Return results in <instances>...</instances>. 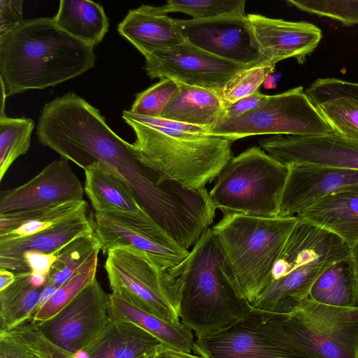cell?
I'll return each mask as SVG.
<instances>
[{
    "label": "cell",
    "instance_id": "8",
    "mask_svg": "<svg viewBox=\"0 0 358 358\" xmlns=\"http://www.w3.org/2000/svg\"><path fill=\"white\" fill-rule=\"evenodd\" d=\"M288 167L258 146L232 157L209 192L223 215L278 216Z\"/></svg>",
    "mask_w": 358,
    "mask_h": 358
},
{
    "label": "cell",
    "instance_id": "32",
    "mask_svg": "<svg viewBox=\"0 0 358 358\" xmlns=\"http://www.w3.org/2000/svg\"><path fill=\"white\" fill-rule=\"evenodd\" d=\"M100 243L92 233L80 236L55 253L45 287L55 292L67 281L91 257L100 252Z\"/></svg>",
    "mask_w": 358,
    "mask_h": 358
},
{
    "label": "cell",
    "instance_id": "13",
    "mask_svg": "<svg viewBox=\"0 0 358 358\" xmlns=\"http://www.w3.org/2000/svg\"><path fill=\"white\" fill-rule=\"evenodd\" d=\"M147 75L169 78L219 95L225 85L248 66L204 51L190 43L155 51L145 57Z\"/></svg>",
    "mask_w": 358,
    "mask_h": 358
},
{
    "label": "cell",
    "instance_id": "11",
    "mask_svg": "<svg viewBox=\"0 0 358 358\" xmlns=\"http://www.w3.org/2000/svg\"><path fill=\"white\" fill-rule=\"evenodd\" d=\"M94 227L103 254L117 246H131L148 255L165 269L172 271L189 253L148 214L95 213Z\"/></svg>",
    "mask_w": 358,
    "mask_h": 358
},
{
    "label": "cell",
    "instance_id": "39",
    "mask_svg": "<svg viewBox=\"0 0 358 358\" xmlns=\"http://www.w3.org/2000/svg\"><path fill=\"white\" fill-rule=\"evenodd\" d=\"M178 90V83L164 78L136 94L129 110L132 113L150 117H160Z\"/></svg>",
    "mask_w": 358,
    "mask_h": 358
},
{
    "label": "cell",
    "instance_id": "7",
    "mask_svg": "<svg viewBox=\"0 0 358 358\" xmlns=\"http://www.w3.org/2000/svg\"><path fill=\"white\" fill-rule=\"evenodd\" d=\"M296 216L263 217L227 213L212 227L243 296L251 303L265 287Z\"/></svg>",
    "mask_w": 358,
    "mask_h": 358
},
{
    "label": "cell",
    "instance_id": "9",
    "mask_svg": "<svg viewBox=\"0 0 358 358\" xmlns=\"http://www.w3.org/2000/svg\"><path fill=\"white\" fill-rule=\"evenodd\" d=\"M104 268L113 294L163 320L180 322L178 279L148 255L117 246L107 252Z\"/></svg>",
    "mask_w": 358,
    "mask_h": 358
},
{
    "label": "cell",
    "instance_id": "14",
    "mask_svg": "<svg viewBox=\"0 0 358 358\" xmlns=\"http://www.w3.org/2000/svg\"><path fill=\"white\" fill-rule=\"evenodd\" d=\"M176 22L186 41L218 57L248 67L268 62L257 46L247 15Z\"/></svg>",
    "mask_w": 358,
    "mask_h": 358
},
{
    "label": "cell",
    "instance_id": "27",
    "mask_svg": "<svg viewBox=\"0 0 358 358\" xmlns=\"http://www.w3.org/2000/svg\"><path fill=\"white\" fill-rule=\"evenodd\" d=\"M223 110L217 94L178 83V90L160 117L208 129L221 117Z\"/></svg>",
    "mask_w": 358,
    "mask_h": 358
},
{
    "label": "cell",
    "instance_id": "35",
    "mask_svg": "<svg viewBox=\"0 0 358 358\" xmlns=\"http://www.w3.org/2000/svg\"><path fill=\"white\" fill-rule=\"evenodd\" d=\"M245 0H169L160 6L166 14L182 13L193 20H203L224 16H245Z\"/></svg>",
    "mask_w": 358,
    "mask_h": 358
},
{
    "label": "cell",
    "instance_id": "3",
    "mask_svg": "<svg viewBox=\"0 0 358 358\" xmlns=\"http://www.w3.org/2000/svg\"><path fill=\"white\" fill-rule=\"evenodd\" d=\"M169 272L179 284L180 321L196 338L224 331L253 310L211 227L200 236L185 261Z\"/></svg>",
    "mask_w": 358,
    "mask_h": 358
},
{
    "label": "cell",
    "instance_id": "28",
    "mask_svg": "<svg viewBox=\"0 0 358 358\" xmlns=\"http://www.w3.org/2000/svg\"><path fill=\"white\" fill-rule=\"evenodd\" d=\"M52 20L62 30L93 48L103 40L109 26L103 6L88 0L60 1Z\"/></svg>",
    "mask_w": 358,
    "mask_h": 358
},
{
    "label": "cell",
    "instance_id": "48",
    "mask_svg": "<svg viewBox=\"0 0 358 358\" xmlns=\"http://www.w3.org/2000/svg\"><path fill=\"white\" fill-rule=\"evenodd\" d=\"M278 358H280V357H278Z\"/></svg>",
    "mask_w": 358,
    "mask_h": 358
},
{
    "label": "cell",
    "instance_id": "33",
    "mask_svg": "<svg viewBox=\"0 0 358 358\" xmlns=\"http://www.w3.org/2000/svg\"><path fill=\"white\" fill-rule=\"evenodd\" d=\"M34 127L31 119L0 115L1 182L14 161L29 150Z\"/></svg>",
    "mask_w": 358,
    "mask_h": 358
},
{
    "label": "cell",
    "instance_id": "20",
    "mask_svg": "<svg viewBox=\"0 0 358 358\" xmlns=\"http://www.w3.org/2000/svg\"><path fill=\"white\" fill-rule=\"evenodd\" d=\"M192 352L205 358L280 357L258 329L253 310L248 317L224 331L196 338Z\"/></svg>",
    "mask_w": 358,
    "mask_h": 358
},
{
    "label": "cell",
    "instance_id": "5",
    "mask_svg": "<svg viewBox=\"0 0 358 358\" xmlns=\"http://www.w3.org/2000/svg\"><path fill=\"white\" fill-rule=\"evenodd\" d=\"M357 245L299 219L268 282L250 303L251 307L271 314L293 312L308 298L317 278L334 262L351 255Z\"/></svg>",
    "mask_w": 358,
    "mask_h": 358
},
{
    "label": "cell",
    "instance_id": "10",
    "mask_svg": "<svg viewBox=\"0 0 358 358\" xmlns=\"http://www.w3.org/2000/svg\"><path fill=\"white\" fill-rule=\"evenodd\" d=\"M334 133L316 106L297 87L268 95L257 108L231 119H219L208 134L234 141L250 136H313Z\"/></svg>",
    "mask_w": 358,
    "mask_h": 358
},
{
    "label": "cell",
    "instance_id": "22",
    "mask_svg": "<svg viewBox=\"0 0 358 358\" xmlns=\"http://www.w3.org/2000/svg\"><path fill=\"white\" fill-rule=\"evenodd\" d=\"M163 345L156 337L136 324L110 318L78 355L84 358H150Z\"/></svg>",
    "mask_w": 358,
    "mask_h": 358
},
{
    "label": "cell",
    "instance_id": "17",
    "mask_svg": "<svg viewBox=\"0 0 358 358\" xmlns=\"http://www.w3.org/2000/svg\"><path fill=\"white\" fill-rule=\"evenodd\" d=\"M288 177L278 216H296L329 194L358 191V169H334L296 164L287 166Z\"/></svg>",
    "mask_w": 358,
    "mask_h": 358
},
{
    "label": "cell",
    "instance_id": "38",
    "mask_svg": "<svg viewBox=\"0 0 358 358\" xmlns=\"http://www.w3.org/2000/svg\"><path fill=\"white\" fill-rule=\"evenodd\" d=\"M287 3L303 12L338 21L346 27L358 24V0H288Z\"/></svg>",
    "mask_w": 358,
    "mask_h": 358
},
{
    "label": "cell",
    "instance_id": "26",
    "mask_svg": "<svg viewBox=\"0 0 358 358\" xmlns=\"http://www.w3.org/2000/svg\"><path fill=\"white\" fill-rule=\"evenodd\" d=\"M110 316L113 320L133 322L156 337L164 346L192 352L194 338L192 330L179 322H171L149 313L110 294Z\"/></svg>",
    "mask_w": 358,
    "mask_h": 358
},
{
    "label": "cell",
    "instance_id": "47",
    "mask_svg": "<svg viewBox=\"0 0 358 358\" xmlns=\"http://www.w3.org/2000/svg\"><path fill=\"white\" fill-rule=\"evenodd\" d=\"M73 358H79L78 356L75 355ZM150 358H154V356Z\"/></svg>",
    "mask_w": 358,
    "mask_h": 358
},
{
    "label": "cell",
    "instance_id": "18",
    "mask_svg": "<svg viewBox=\"0 0 358 358\" xmlns=\"http://www.w3.org/2000/svg\"><path fill=\"white\" fill-rule=\"evenodd\" d=\"M247 18L262 57L275 64L288 58L304 62L322 37L321 29L310 22L287 21L259 14H249Z\"/></svg>",
    "mask_w": 358,
    "mask_h": 358
},
{
    "label": "cell",
    "instance_id": "16",
    "mask_svg": "<svg viewBox=\"0 0 358 358\" xmlns=\"http://www.w3.org/2000/svg\"><path fill=\"white\" fill-rule=\"evenodd\" d=\"M84 187L69 161L55 160L30 180L0 192V214L83 200Z\"/></svg>",
    "mask_w": 358,
    "mask_h": 358
},
{
    "label": "cell",
    "instance_id": "45",
    "mask_svg": "<svg viewBox=\"0 0 358 358\" xmlns=\"http://www.w3.org/2000/svg\"><path fill=\"white\" fill-rule=\"evenodd\" d=\"M15 273L0 268V291L10 286L15 280Z\"/></svg>",
    "mask_w": 358,
    "mask_h": 358
},
{
    "label": "cell",
    "instance_id": "6",
    "mask_svg": "<svg viewBox=\"0 0 358 358\" xmlns=\"http://www.w3.org/2000/svg\"><path fill=\"white\" fill-rule=\"evenodd\" d=\"M122 118L136 134L133 145L142 159L187 188H206L232 157L230 138Z\"/></svg>",
    "mask_w": 358,
    "mask_h": 358
},
{
    "label": "cell",
    "instance_id": "1",
    "mask_svg": "<svg viewBox=\"0 0 358 358\" xmlns=\"http://www.w3.org/2000/svg\"><path fill=\"white\" fill-rule=\"evenodd\" d=\"M36 135L41 145L83 170L96 163L112 172L181 246L192 243L212 217L206 188H187L142 160L133 144L115 134L99 110L74 92L45 104Z\"/></svg>",
    "mask_w": 358,
    "mask_h": 358
},
{
    "label": "cell",
    "instance_id": "23",
    "mask_svg": "<svg viewBox=\"0 0 358 358\" xmlns=\"http://www.w3.org/2000/svg\"><path fill=\"white\" fill-rule=\"evenodd\" d=\"M296 216L336 234L351 245H358V191L324 196Z\"/></svg>",
    "mask_w": 358,
    "mask_h": 358
},
{
    "label": "cell",
    "instance_id": "40",
    "mask_svg": "<svg viewBox=\"0 0 358 358\" xmlns=\"http://www.w3.org/2000/svg\"><path fill=\"white\" fill-rule=\"evenodd\" d=\"M305 92L315 105L341 96L350 97L358 101V83L336 78H318Z\"/></svg>",
    "mask_w": 358,
    "mask_h": 358
},
{
    "label": "cell",
    "instance_id": "42",
    "mask_svg": "<svg viewBox=\"0 0 358 358\" xmlns=\"http://www.w3.org/2000/svg\"><path fill=\"white\" fill-rule=\"evenodd\" d=\"M56 259L55 254L29 250L22 257L25 273L31 272L48 276L50 270Z\"/></svg>",
    "mask_w": 358,
    "mask_h": 358
},
{
    "label": "cell",
    "instance_id": "37",
    "mask_svg": "<svg viewBox=\"0 0 358 358\" xmlns=\"http://www.w3.org/2000/svg\"><path fill=\"white\" fill-rule=\"evenodd\" d=\"M275 65L268 62L249 67L230 80L219 94L224 110L238 100L258 91L265 78L274 71Z\"/></svg>",
    "mask_w": 358,
    "mask_h": 358
},
{
    "label": "cell",
    "instance_id": "46",
    "mask_svg": "<svg viewBox=\"0 0 358 358\" xmlns=\"http://www.w3.org/2000/svg\"><path fill=\"white\" fill-rule=\"evenodd\" d=\"M280 76L278 75H268L264 80L263 83L264 87L266 89H273L275 88L277 85V82Z\"/></svg>",
    "mask_w": 358,
    "mask_h": 358
},
{
    "label": "cell",
    "instance_id": "25",
    "mask_svg": "<svg viewBox=\"0 0 358 358\" xmlns=\"http://www.w3.org/2000/svg\"><path fill=\"white\" fill-rule=\"evenodd\" d=\"M84 190L95 213L148 214L131 189L112 172L93 163L85 169Z\"/></svg>",
    "mask_w": 358,
    "mask_h": 358
},
{
    "label": "cell",
    "instance_id": "2",
    "mask_svg": "<svg viewBox=\"0 0 358 358\" xmlns=\"http://www.w3.org/2000/svg\"><path fill=\"white\" fill-rule=\"evenodd\" d=\"M93 47L62 30L52 18L26 20L0 36V80L6 96L55 86L95 64Z\"/></svg>",
    "mask_w": 358,
    "mask_h": 358
},
{
    "label": "cell",
    "instance_id": "4",
    "mask_svg": "<svg viewBox=\"0 0 358 358\" xmlns=\"http://www.w3.org/2000/svg\"><path fill=\"white\" fill-rule=\"evenodd\" d=\"M253 312L258 329L281 358H358V308L308 298L288 314Z\"/></svg>",
    "mask_w": 358,
    "mask_h": 358
},
{
    "label": "cell",
    "instance_id": "24",
    "mask_svg": "<svg viewBox=\"0 0 358 358\" xmlns=\"http://www.w3.org/2000/svg\"><path fill=\"white\" fill-rule=\"evenodd\" d=\"M308 299L333 306L358 308V245L351 255L334 262L317 278Z\"/></svg>",
    "mask_w": 358,
    "mask_h": 358
},
{
    "label": "cell",
    "instance_id": "43",
    "mask_svg": "<svg viewBox=\"0 0 358 358\" xmlns=\"http://www.w3.org/2000/svg\"><path fill=\"white\" fill-rule=\"evenodd\" d=\"M267 97L268 95L262 94L258 90L252 95L244 97L225 108L220 118L231 119L239 117L259 106L266 100Z\"/></svg>",
    "mask_w": 358,
    "mask_h": 358
},
{
    "label": "cell",
    "instance_id": "21",
    "mask_svg": "<svg viewBox=\"0 0 358 358\" xmlns=\"http://www.w3.org/2000/svg\"><path fill=\"white\" fill-rule=\"evenodd\" d=\"M117 31L144 57L186 41L176 19L164 13L160 6L141 5L129 10L118 24Z\"/></svg>",
    "mask_w": 358,
    "mask_h": 358
},
{
    "label": "cell",
    "instance_id": "29",
    "mask_svg": "<svg viewBox=\"0 0 358 358\" xmlns=\"http://www.w3.org/2000/svg\"><path fill=\"white\" fill-rule=\"evenodd\" d=\"M85 200L70 201L40 209L0 214V239L31 236L83 213Z\"/></svg>",
    "mask_w": 358,
    "mask_h": 358
},
{
    "label": "cell",
    "instance_id": "19",
    "mask_svg": "<svg viewBox=\"0 0 358 358\" xmlns=\"http://www.w3.org/2000/svg\"><path fill=\"white\" fill-rule=\"evenodd\" d=\"M94 232V221L85 212L31 236L0 239V268L25 273L22 260L24 252L55 254L74 239Z\"/></svg>",
    "mask_w": 358,
    "mask_h": 358
},
{
    "label": "cell",
    "instance_id": "34",
    "mask_svg": "<svg viewBox=\"0 0 358 358\" xmlns=\"http://www.w3.org/2000/svg\"><path fill=\"white\" fill-rule=\"evenodd\" d=\"M92 257L55 293L41 306L30 320L41 322L48 320L69 304L95 278L98 255Z\"/></svg>",
    "mask_w": 358,
    "mask_h": 358
},
{
    "label": "cell",
    "instance_id": "31",
    "mask_svg": "<svg viewBox=\"0 0 358 358\" xmlns=\"http://www.w3.org/2000/svg\"><path fill=\"white\" fill-rule=\"evenodd\" d=\"M49 341L29 320L16 327L0 331V358H73Z\"/></svg>",
    "mask_w": 358,
    "mask_h": 358
},
{
    "label": "cell",
    "instance_id": "12",
    "mask_svg": "<svg viewBox=\"0 0 358 358\" xmlns=\"http://www.w3.org/2000/svg\"><path fill=\"white\" fill-rule=\"evenodd\" d=\"M110 295L95 278L52 317L31 321L52 343L78 355L110 321Z\"/></svg>",
    "mask_w": 358,
    "mask_h": 358
},
{
    "label": "cell",
    "instance_id": "15",
    "mask_svg": "<svg viewBox=\"0 0 358 358\" xmlns=\"http://www.w3.org/2000/svg\"><path fill=\"white\" fill-rule=\"evenodd\" d=\"M259 144L286 166L303 164L358 169V141L334 132L313 136H272L261 140Z\"/></svg>",
    "mask_w": 358,
    "mask_h": 358
},
{
    "label": "cell",
    "instance_id": "30",
    "mask_svg": "<svg viewBox=\"0 0 358 358\" xmlns=\"http://www.w3.org/2000/svg\"><path fill=\"white\" fill-rule=\"evenodd\" d=\"M15 280L0 291V331H8L29 320L40 306L44 287H38L31 272L15 273Z\"/></svg>",
    "mask_w": 358,
    "mask_h": 358
},
{
    "label": "cell",
    "instance_id": "41",
    "mask_svg": "<svg viewBox=\"0 0 358 358\" xmlns=\"http://www.w3.org/2000/svg\"><path fill=\"white\" fill-rule=\"evenodd\" d=\"M22 0L0 1V36L13 31L22 22Z\"/></svg>",
    "mask_w": 358,
    "mask_h": 358
},
{
    "label": "cell",
    "instance_id": "44",
    "mask_svg": "<svg viewBox=\"0 0 358 358\" xmlns=\"http://www.w3.org/2000/svg\"><path fill=\"white\" fill-rule=\"evenodd\" d=\"M154 358H205L194 352H185L162 346Z\"/></svg>",
    "mask_w": 358,
    "mask_h": 358
},
{
    "label": "cell",
    "instance_id": "36",
    "mask_svg": "<svg viewBox=\"0 0 358 358\" xmlns=\"http://www.w3.org/2000/svg\"><path fill=\"white\" fill-rule=\"evenodd\" d=\"M315 106L334 133L358 141L357 101L341 96Z\"/></svg>",
    "mask_w": 358,
    "mask_h": 358
}]
</instances>
